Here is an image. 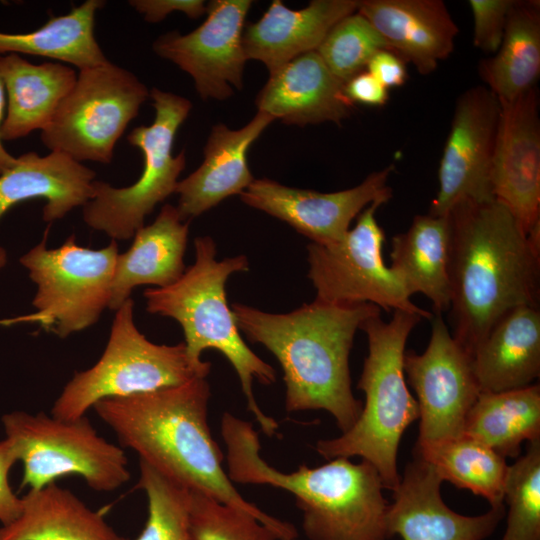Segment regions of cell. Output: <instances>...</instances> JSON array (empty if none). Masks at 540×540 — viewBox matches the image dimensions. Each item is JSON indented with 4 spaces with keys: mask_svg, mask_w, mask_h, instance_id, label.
Instances as JSON below:
<instances>
[{
    "mask_svg": "<svg viewBox=\"0 0 540 540\" xmlns=\"http://www.w3.org/2000/svg\"><path fill=\"white\" fill-rule=\"evenodd\" d=\"M448 216L451 334L472 356L509 311L538 307L540 238L495 199L461 202Z\"/></svg>",
    "mask_w": 540,
    "mask_h": 540,
    "instance_id": "1",
    "label": "cell"
},
{
    "mask_svg": "<svg viewBox=\"0 0 540 540\" xmlns=\"http://www.w3.org/2000/svg\"><path fill=\"white\" fill-rule=\"evenodd\" d=\"M210 395L206 378H196L178 386L104 398L93 409L122 447L135 451L159 473L252 515L276 531L280 540H296L295 526L244 499L229 479L208 424Z\"/></svg>",
    "mask_w": 540,
    "mask_h": 540,
    "instance_id": "2",
    "label": "cell"
},
{
    "mask_svg": "<svg viewBox=\"0 0 540 540\" xmlns=\"http://www.w3.org/2000/svg\"><path fill=\"white\" fill-rule=\"evenodd\" d=\"M237 327L279 362L287 412L325 410L342 433L357 421L363 403L351 389L349 355L362 323L381 312L371 303L330 304L315 299L285 314L232 304Z\"/></svg>",
    "mask_w": 540,
    "mask_h": 540,
    "instance_id": "3",
    "label": "cell"
},
{
    "mask_svg": "<svg viewBox=\"0 0 540 540\" xmlns=\"http://www.w3.org/2000/svg\"><path fill=\"white\" fill-rule=\"evenodd\" d=\"M227 475L239 484L269 485L291 493L302 511V529L309 540H387L384 485L368 461L337 457L328 463L284 473L260 456V440L252 424L231 413L221 418Z\"/></svg>",
    "mask_w": 540,
    "mask_h": 540,
    "instance_id": "4",
    "label": "cell"
},
{
    "mask_svg": "<svg viewBox=\"0 0 540 540\" xmlns=\"http://www.w3.org/2000/svg\"><path fill=\"white\" fill-rule=\"evenodd\" d=\"M195 262L182 276L164 288L144 291L146 309L176 320L184 334L189 357L201 362L207 349L219 351L232 365L239 378L247 409L254 415L262 432L271 437L279 424L259 407L253 392V382L269 385L276 373L271 365L257 356L245 343L226 299L228 277L249 268L246 256L217 260V250L209 236L194 240Z\"/></svg>",
    "mask_w": 540,
    "mask_h": 540,
    "instance_id": "5",
    "label": "cell"
},
{
    "mask_svg": "<svg viewBox=\"0 0 540 540\" xmlns=\"http://www.w3.org/2000/svg\"><path fill=\"white\" fill-rule=\"evenodd\" d=\"M422 319L395 310L388 322L378 313L362 323L368 354L357 388L364 392L365 404L348 431L336 438L320 439L314 447L327 460L361 457L376 468L384 489L391 491L401 480L397 468L401 438L419 419L418 403L407 387L403 361L408 337Z\"/></svg>",
    "mask_w": 540,
    "mask_h": 540,
    "instance_id": "6",
    "label": "cell"
},
{
    "mask_svg": "<svg viewBox=\"0 0 540 540\" xmlns=\"http://www.w3.org/2000/svg\"><path fill=\"white\" fill-rule=\"evenodd\" d=\"M211 363L193 361L184 342L149 341L134 322V301L117 310L107 345L89 369L76 372L55 400L51 415L63 420L86 416L101 399L125 397L206 378Z\"/></svg>",
    "mask_w": 540,
    "mask_h": 540,
    "instance_id": "7",
    "label": "cell"
},
{
    "mask_svg": "<svg viewBox=\"0 0 540 540\" xmlns=\"http://www.w3.org/2000/svg\"><path fill=\"white\" fill-rule=\"evenodd\" d=\"M149 96L155 110L151 125L135 127L127 136L130 145L143 154L140 177L127 187H113L94 181L92 198L83 206V220L92 229L112 240H127L144 226V220L171 194L186 165L185 152L172 154L176 133L192 108L191 102L177 94L153 88Z\"/></svg>",
    "mask_w": 540,
    "mask_h": 540,
    "instance_id": "8",
    "label": "cell"
},
{
    "mask_svg": "<svg viewBox=\"0 0 540 540\" xmlns=\"http://www.w3.org/2000/svg\"><path fill=\"white\" fill-rule=\"evenodd\" d=\"M5 435L23 464L21 488L38 490L78 475L96 491H113L130 478L122 447L99 436L86 416L63 420L15 411L2 416Z\"/></svg>",
    "mask_w": 540,
    "mask_h": 540,
    "instance_id": "9",
    "label": "cell"
},
{
    "mask_svg": "<svg viewBox=\"0 0 540 540\" xmlns=\"http://www.w3.org/2000/svg\"><path fill=\"white\" fill-rule=\"evenodd\" d=\"M118 254L115 240L95 250L78 245L72 235L60 247L48 249L45 235L20 258L37 285L32 301L36 312L0 324L39 322L61 338L94 325L109 308Z\"/></svg>",
    "mask_w": 540,
    "mask_h": 540,
    "instance_id": "10",
    "label": "cell"
},
{
    "mask_svg": "<svg viewBox=\"0 0 540 540\" xmlns=\"http://www.w3.org/2000/svg\"><path fill=\"white\" fill-rule=\"evenodd\" d=\"M150 91L132 72L110 61L79 70L41 141L51 152L109 164L114 148Z\"/></svg>",
    "mask_w": 540,
    "mask_h": 540,
    "instance_id": "11",
    "label": "cell"
},
{
    "mask_svg": "<svg viewBox=\"0 0 540 540\" xmlns=\"http://www.w3.org/2000/svg\"><path fill=\"white\" fill-rule=\"evenodd\" d=\"M381 205L374 202L367 206L340 241L307 246L308 278L316 299L338 305L371 303L387 312L402 310L431 320L432 313L411 302L384 263L385 232L375 217Z\"/></svg>",
    "mask_w": 540,
    "mask_h": 540,
    "instance_id": "12",
    "label": "cell"
},
{
    "mask_svg": "<svg viewBox=\"0 0 540 540\" xmlns=\"http://www.w3.org/2000/svg\"><path fill=\"white\" fill-rule=\"evenodd\" d=\"M431 321L425 351H405L403 361L405 378L417 395L419 407L416 445L462 436L467 415L481 393L472 356L454 339L440 314Z\"/></svg>",
    "mask_w": 540,
    "mask_h": 540,
    "instance_id": "13",
    "label": "cell"
},
{
    "mask_svg": "<svg viewBox=\"0 0 540 540\" xmlns=\"http://www.w3.org/2000/svg\"><path fill=\"white\" fill-rule=\"evenodd\" d=\"M500 113V101L484 85L459 96L428 214L446 216L461 202L494 200L491 169Z\"/></svg>",
    "mask_w": 540,
    "mask_h": 540,
    "instance_id": "14",
    "label": "cell"
},
{
    "mask_svg": "<svg viewBox=\"0 0 540 540\" xmlns=\"http://www.w3.org/2000/svg\"><path fill=\"white\" fill-rule=\"evenodd\" d=\"M251 5L250 0L210 1L200 26L187 34L172 31L159 36L153 50L192 77L202 100H226L233 87H243L247 57L242 35Z\"/></svg>",
    "mask_w": 540,
    "mask_h": 540,
    "instance_id": "15",
    "label": "cell"
},
{
    "mask_svg": "<svg viewBox=\"0 0 540 540\" xmlns=\"http://www.w3.org/2000/svg\"><path fill=\"white\" fill-rule=\"evenodd\" d=\"M389 165L368 175L359 185L342 191L321 193L284 186L270 179H254L240 197L250 207L274 216L309 238L312 243L340 241L350 223L370 204L382 205L392 198Z\"/></svg>",
    "mask_w": 540,
    "mask_h": 540,
    "instance_id": "16",
    "label": "cell"
},
{
    "mask_svg": "<svg viewBox=\"0 0 540 540\" xmlns=\"http://www.w3.org/2000/svg\"><path fill=\"white\" fill-rule=\"evenodd\" d=\"M491 184L502 203L529 235L540 229V119L536 87L501 103Z\"/></svg>",
    "mask_w": 540,
    "mask_h": 540,
    "instance_id": "17",
    "label": "cell"
},
{
    "mask_svg": "<svg viewBox=\"0 0 540 540\" xmlns=\"http://www.w3.org/2000/svg\"><path fill=\"white\" fill-rule=\"evenodd\" d=\"M442 482L434 467L418 456L406 465L387 512L389 538L484 540L495 531L505 516L504 504L481 515H461L443 501Z\"/></svg>",
    "mask_w": 540,
    "mask_h": 540,
    "instance_id": "18",
    "label": "cell"
},
{
    "mask_svg": "<svg viewBox=\"0 0 540 540\" xmlns=\"http://www.w3.org/2000/svg\"><path fill=\"white\" fill-rule=\"evenodd\" d=\"M256 97L258 112L289 125L341 122L353 111L344 83L328 69L317 51L302 54L275 72Z\"/></svg>",
    "mask_w": 540,
    "mask_h": 540,
    "instance_id": "19",
    "label": "cell"
},
{
    "mask_svg": "<svg viewBox=\"0 0 540 540\" xmlns=\"http://www.w3.org/2000/svg\"><path fill=\"white\" fill-rule=\"evenodd\" d=\"M357 12L422 75L450 56L459 32L441 0H360Z\"/></svg>",
    "mask_w": 540,
    "mask_h": 540,
    "instance_id": "20",
    "label": "cell"
},
{
    "mask_svg": "<svg viewBox=\"0 0 540 540\" xmlns=\"http://www.w3.org/2000/svg\"><path fill=\"white\" fill-rule=\"evenodd\" d=\"M274 121L257 112L238 130L224 124L212 127L204 148V160L188 177L179 181L177 210L184 221L197 217L229 196L241 194L254 178L247 162L252 143Z\"/></svg>",
    "mask_w": 540,
    "mask_h": 540,
    "instance_id": "21",
    "label": "cell"
},
{
    "mask_svg": "<svg viewBox=\"0 0 540 540\" xmlns=\"http://www.w3.org/2000/svg\"><path fill=\"white\" fill-rule=\"evenodd\" d=\"M359 0H313L293 10L280 0L271 3L255 23L245 26L242 43L247 60L275 72L294 58L316 51L331 28L357 11Z\"/></svg>",
    "mask_w": 540,
    "mask_h": 540,
    "instance_id": "22",
    "label": "cell"
},
{
    "mask_svg": "<svg viewBox=\"0 0 540 540\" xmlns=\"http://www.w3.org/2000/svg\"><path fill=\"white\" fill-rule=\"evenodd\" d=\"M95 177L92 169L63 153H25L0 174V219L16 204L35 198L46 200L45 222L62 219L92 198Z\"/></svg>",
    "mask_w": 540,
    "mask_h": 540,
    "instance_id": "23",
    "label": "cell"
},
{
    "mask_svg": "<svg viewBox=\"0 0 540 540\" xmlns=\"http://www.w3.org/2000/svg\"><path fill=\"white\" fill-rule=\"evenodd\" d=\"M188 233L189 222L170 204L152 224L139 228L130 248L117 256L109 309L116 311L138 286L164 288L176 282L186 269Z\"/></svg>",
    "mask_w": 540,
    "mask_h": 540,
    "instance_id": "24",
    "label": "cell"
},
{
    "mask_svg": "<svg viewBox=\"0 0 540 540\" xmlns=\"http://www.w3.org/2000/svg\"><path fill=\"white\" fill-rule=\"evenodd\" d=\"M0 77L6 93L2 141L42 131L77 80L73 67L47 61L33 64L18 54L0 55Z\"/></svg>",
    "mask_w": 540,
    "mask_h": 540,
    "instance_id": "25",
    "label": "cell"
},
{
    "mask_svg": "<svg viewBox=\"0 0 540 540\" xmlns=\"http://www.w3.org/2000/svg\"><path fill=\"white\" fill-rule=\"evenodd\" d=\"M481 392H503L533 384L540 374L539 307L505 314L472 354Z\"/></svg>",
    "mask_w": 540,
    "mask_h": 540,
    "instance_id": "26",
    "label": "cell"
},
{
    "mask_svg": "<svg viewBox=\"0 0 540 540\" xmlns=\"http://www.w3.org/2000/svg\"><path fill=\"white\" fill-rule=\"evenodd\" d=\"M449 216L416 215L407 231L392 239L390 269L407 294L425 295L436 314L449 311Z\"/></svg>",
    "mask_w": 540,
    "mask_h": 540,
    "instance_id": "27",
    "label": "cell"
},
{
    "mask_svg": "<svg viewBox=\"0 0 540 540\" xmlns=\"http://www.w3.org/2000/svg\"><path fill=\"white\" fill-rule=\"evenodd\" d=\"M19 517L0 527V540H127L70 490L50 483L28 490Z\"/></svg>",
    "mask_w": 540,
    "mask_h": 540,
    "instance_id": "28",
    "label": "cell"
},
{
    "mask_svg": "<svg viewBox=\"0 0 540 540\" xmlns=\"http://www.w3.org/2000/svg\"><path fill=\"white\" fill-rule=\"evenodd\" d=\"M484 85L509 103L536 87L540 74V2L515 0L501 44L492 57L479 63Z\"/></svg>",
    "mask_w": 540,
    "mask_h": 540,
    "instance_id": "29",
    "label": "cell"
},
{
    "mask_svg": "<svg viewBox=\"0 0 540 540\" xmlns=\"http://www.w3.org/2000/svg\"><path fill=\"white\" fill-rule=\"evenodd\" d=\"M463 435L502 457H518L523 442L540 439V386L481 392L469 411Z\"/></svg>",
    "mask_w": 540,
    "mask_h": 540,
    "instance_id": "30",
    "label": "cell"
},
{
    "mask_svg": "<svg viewBox=\"0 0 540 540\" xmlns=\"http://www.w3.org/2000/svg\"><path fill=\"white\" fill-rule=\"evenodd\" d=\"M101 0H86L67 14L49 20L28 33L0 32L1 54H28L68 63L78 70L109 61L99 46L94 24Z\"/></svg>",
    "mask_w": 540,
    "mask_h": 540,
    "instance_id": "31",
    "label": "cell"
},
{
    "mask_svg": "<svg viewBox=\"0 0 540 540\" xmlns=\"http://www.w3.org/2000/svg\"><path fill=\"white\" fill-rule=\"evenodd\" d=\"M415 456L434 467L443 481L482 496L491 505L503 504L509 465L481 442L460 437L416 445Z\"/></svg>",
    "mask_w": 540,
    "mask_h": 540,
    "instance_id": "32",
    "label": "cell"
},
{
    "mask_svg": "<svg viewBox=\"0 0 540 540\" xmlns=\"http://www.w3.org/2000/svg\"><path fill=\"white\" fill-rule=\"evenodd\" d=\"M137 487L146 494L148 517L134 540H191L188 488L141 460Z\"/></svg>",
    "mask_w": 540,
    "mask_h": 540,
    "instance_id": "33",
    "label": "cell"
},
{
    "mask_svg": "<svg viewBox=\"0 0 540 540\" xmlns=\"http://www.w3.org/2000/svg\"><path fill=\"white\" fill-rule=\"evenodd\" d=\"M504 500L509 510L502 540H540V439L509 466Z\"/></svg>",
    "mask_w": 540,
    "mask_h": 540,
    "instance_id": "34",
    "label": "cell"
},
{
    "mask_svg": "<svg viewBox=\"0 0 540 540\" xmlns=\"http://www.w3.org/2000/svg\"><path fill=\"white\" fill-rule=\"evenodd\" d=\"M381 50L390 48L374 26L356 11L337 22L316 51L333 75L345 83L364 71Z\"/></svg>",
    "mask_w": 540,
    "mask_h": 540,
    "instance_id": "35",
    "label": "cell"
},
{
    "mask_svg": "<svg viewBox=\"0 0 540 540\" xmlns=\"http://www.w3.org/2000/svg\"><path fill=\"white\" fill-rule=\"evenodd\" d=\"M189 532L191 540H280L252 515L196 489H189Z\"/></svg>",
    "mask_w": 540,
    "mask_h": 540,
    "instance_id": "36",
    "label": "cell"
},
{
    "mask_svg": "<svg viewBox=\"0 0 540 540\" xmlns=\"http://www.w3.org/2000/svg\"><path fill=\"white\" fill-rule=\"evenodd\" d=\"M515 0H469L473 16V45L490 54L499 48Z\"/></svg>",
    "mask_w": 540,
    "mask_h": 540,
    "instance_id": "37",
    "label": "cell"
},
{
    "mask_svg": "<svg viewBox=\"0 0 540 540\" xmlns=\"http://www.w3.org/2000/svg\"><path fill=\"white\" fill-rule=\"evenodd\" d=\"M18 461L11 442L5 438L0 441V522L2 526L16 520L22 512V497L12 490L8 475L11 467Z\"/></svg>",
    "mask_w": 540,
    "mask_h": 540,
    "instance_id": "38",
    "label": "cell"
},
{
    "mask_svg": "<svg viewBox=\"0 0 540 540\" xmlns=\"http://www.w3.org/2000/svg\"><path fill=\"white\" fill-rule=\"evenodd\" d=\"M129 5L149 23L160 22L175 11L196 19L205 14L207 8L203 0H132Z\"/></svg>",
    "mask_w": 540,
    "mask_h": 540,
    "instance_id": "39",
    "label": "cell"
},
{
    "mask_svg": "<svg viewBox=\"0 0 540 540\" xmlns=\"http://www.w3.org/2000/svg\"><path fill=\"white\" fill-rule=\"evenodd\" d=\"M366 71L387 89L402 86L408 78L406 62L390 50L378 51L368 62Z\"/></svg>",
    "mask_w": 540,
    "mask_h": 540,
    "instance_id": "40",
    "label": "cell"
},
{
    "mask_svg": "<svg viewBox=\"0 0 540 540\" xmlns=\"http://www.w3.org/2000/svg\"><path fill=\"white\" fill-rule=\"evenodd\" d=\"M344 93L352 104L368 106H383L389 98L388 89L366 70L344 83Z\"/></svg>",
    "mask_w": 540,
    "mask_h": 540,
    "instance_id": "41",
    "label": "cell"
},
{
    "mask_svg": "<svg viewBox=\"0 0 540 540\" xmlns=\"http://www.w3.org/2000/svg\"><path fill=\"white\" fill-rule=\"evenodd\" d=\"M6 110V93L5 88L0 77V130L2 123L5 118ZM16 161V158L13 157L10 153L6 151L3 146L1 135H0V174L11 168Z\"/></svg>",
    "mask_w": 540,
    "mask_h": 540,
    "instance_id": "42",
    "label": "cell"
},
{
    "mask_svg": "<svg viewBox=\"0 0 540 540\" xmlns=\"http://www.w3.org/2000/svg\"><path fill=\"white\" fill-rule=\"evenodd\" d=\"M7 261V254L5 249L0 247V270L4 267Z\"/></svg>",
    "mask_w": 540,
    "mask_h": 540,
    "instance_id": "43",
    "label": "cell"
}]
</instances>
